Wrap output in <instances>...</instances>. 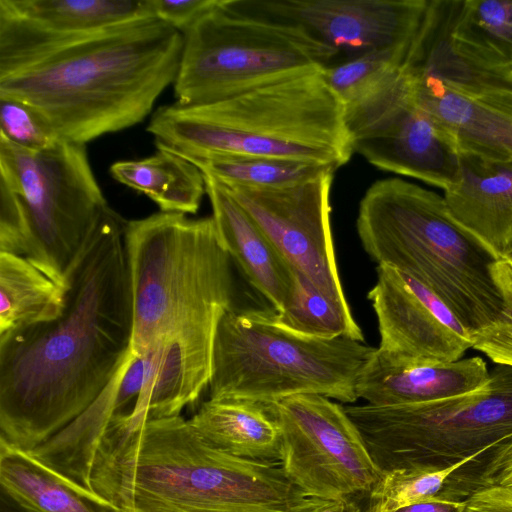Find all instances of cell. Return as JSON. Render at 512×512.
<instances>
[{"mask_svg":"<svg viewBox=\"0 0 512 512\" xmlns=\"http://www.w3.org/2000/svg\"><path fill=\"white\" fill-rule=\"evenodd\" d=\"M125 222L104 220L72 273L55 319L0 337V439L31 451L74 421L131 352Z\"/></svg>","mask_w":512,"mask_h":512,"instance_id":"cell-1","label":"cell"},{"mask_svg":"<svg viewBox=\"0 0 512 512\" xmlns=\"http://www.w3.org/2000/svg\"><path fill=\"white\" fill-rule=\"evenodd\" d=\"M182 48L183 34L157 17L57 34L0 10V98L33 108L59 140L86 145L151 113Z\"/></svg>","mask_w":512,"mask_h":512,"instance_id":"cell-2","label":"cell"},{"mask_svg":"<svg viewBox=\"0 0 512 512\" xmlns=\"http://www.w3.org/2000/svg\"><path fill=\"white\" fill-rule=\"evenodd\" d=\"M85 489L120 512H308L279 463L214 447L181 415L106 430Z\"/></svg>","mask_w":512,"mask_h":512,"instance_id":"cell-3","label":"cell"},{"mask_svg":"<svg viewBox=\"0 0 512 512\" xmlns=\"http://www.w3.org/2000/svg\"><path fill=\"white\" fill-rule=\"evenodd\" d=\"M324 68L208 104L161 106L146 130L157 149L185 160L271 157L337 170L354 151L343 105Z\"/></svg>","mask_w":512,"mask_h":512,"instance_id":"cell-4","label":"cell"},{"mask_svg":"<svg viewBox=\"0 0 512 512\" xmlns=\"http://www.w3.org/2000/svg\"><path fill=\"white\" fill-rule=\"evenodd\" d=\"M356 229L365 252L435 293L473 334L505 313L496 258L451 216L443 196L398 177L374 182Z\"/></svg>","mask_w":512,"mask_h":512,"instance_id":"cell-5","label":"cell"},{"mask_svg":"<svg viewBox=\"0 0 512 512\" xmlns=\"http://www.w3.org/2000/svg\"><path fill=\"white\" fill-rule=\"evenodd\" d=\"M133 334L144 356L186 332H216L232 308L231 258L212 216L158 212L124 224Z\"/></svg>","mask_w":512,"mask_h":512,"instance_id":"cell-6","label":"cell"},{"mask_svg":"<svg viewBox=\"0 0 512 512\" xmlns=\"http://www.w3.org/2000/svg\"><path fill=\"white\" fill-rule=\"evenodd\" d=\"M112 212L85 145L58 140L36 150L0 137V252L25 257L67 289Z\"/></svg>","mask_w":512,"mask_h":512,"instance_id":"cell-7","label":"cell"},{"mask_svg":"<svg viewBox=\"0 0 512 512\" xmlns=\"http://www.w3.org/2000/svg\"><path fill=\"white\" fill-rule=\"evenodd\" d=\"M375 349L349 338L295 331L276 311L232 307L216 330L209 395L271 403L315 394L351 404Z\"/></svg>","mask_w":512,"mask_h":512,"instance_id":"cell-8","label":"cell"},{"mask_svg":"<svg viewBox=\"0 0 512 512\" xmlns=\"http://www.w3.org/2000/svg\"><path fill=\"white\" fill-rule=\"evenodd\" d=\"M339 53L304 27L217 0L183 33L176 102H216L329 65Z\"/></svg>","mask_w":512,"mask_h":512,"instance_id":"cell-9","label":"cell"},{"mask_svg":"<svg viewBox=\"0 0 512 512\" xmlns=\"http://www.w3.org/2000/svg\"><path fill=\"white\" fill-rule=\"evenodd\" d=\"M382 472L447 467L512 436V367L497 364L481 389L428 403L344 406Z\"/></svg>","mask_w":512,"mask_h":512,"instance_id":"cell-10","label":"cell"},{"mask_svg":"<svg viewBox=\"0 0 512 512\" xmlns=\"http://www.w3.org/2000/svg\"><path fill=\"white\" fill-rule=\"evenodd\" d=\"M343 108L353 151L376 168L443 191L456 182L457 142L419 104L405 67Z\"/></svg>","mask_w":512,"mask_h":512,"instance_id":"cell-11","label":"cell"},{"mask_svg":"<svg viewBox=\"0 0 512 512\" xmlns=\"http://www.w3.org/2000/svg\"><path fill=\"white\" fill-rule=\"evenodd\" d=\"M281 436L279 465L309 497L369 494L383 475L344 406L315 394L264 403Z\"/></svg>","mask_w":512,"mask_h":512,"instance_id":"cell-12","label":"cell"},{"mask_svg":"<svg viewBox=\"0 0 512 512\" xmlns=\"http://www.w3.org/2000/svg\"><path fill=\"white\" fill-rule=\"evenodd\" d=\"M334 172L279 188L220 183L293 269L336 302L350 307L336 263L330 222Z\"/></svg>","mask_w":512,"mask_h":512,"instance_id":"cell-13","label":"cell"},{"mask_svg":"<svg viewBox=\"0 0 512 512\" xmlns=\"http://www.w3.org/2000/svg\"><path fill=\"white\" fill-rule=\"evenodd\" d=\"M243 10L300 25L349 57L411 46L429 0H234Z\"/></svg>","mask_w":512,"mask_h":512,"instance_id":"cell-14","label":"cell"},{"mask_svg":"<svg viewBox=\"0 0 512 512\" xmlns=\"http://www.w3.org/2000/svg\"><path fill=\"white\" fill-rule=\"evenodd\" d=\"M369 290L379 349L416 362H451L472 348V333L429 288L408 274L377 265Z\"/></svg>","mask_w":512,"mask_h":512,"instance_id":"cell-15","label":"cell"},{"mask_svg":"<svg viewBox=\"0 0 512 512\" xmlns=\"http://www.w3.org/2000/svg\"><path fill=\"white\" fill-rule=\"evenodd\" d=\"M489 380L480 357L416 362L376 348L359 377L357 395L374 406L420 404L477 391Z\"/></svg>","mask_w":512,"mask_h":512,"instance_id":"cell-16","label":"cell"},{"mask_svg":"<svg viewBox=\"0 0 512 512\" xmlns=\"http://www.w3.org/2000/svg\"><path fill=\"white\" fill-rule=\"evenodd\" d=\"M216 332H187L163 340L145 356L143 391L127 418H118L127 427L180 415L208 387Z\"/></svg>","mask_w":512,"mask_h":512,"instance_id":"cell-17","label":"cell"},{"mask_svg":"<svg viewBox=\"0 0 512 512\" xmlns=\"http://www.w3.org/2000/svg\"><path fill=\"white\" fill-rule=\"evenodd\" d=\"M453 219L496 258L512 250V160L460 151L456 182L444 190Z\"/></svg>","mask_w":512,"mask_h":512,"instance_id":"cell-18","label":"cell"},{"mask_svg":"<svg viewBox=\"0 0 512 512\" xmlns=\"http://www.w3.org/2000/svg\"><path fill=\"white\" fill-rule=\"evenodd\" d=\"M412 78L419 104L453 136L460 151L512 160V89L468 95Z\"/></svg>","mask_w":512,"mask_h":512,"instance_id":"cell-19","label":"cell"},{"mask_svg":"<svg viewBox=\"0 0 512 512\" xmlns=\"http://www.w3.org/2000/svg\"><path fill=\"white\" fill-rule=\"evenodd\" d=\"M203 175L211 216L231 260L275 311L283 313L291 300L292 267L228 190L214 177Z\"/></svg>","mask_w":512,"mask_h":512,"instance_id":"cell-20","label":"cell"},{"mask_svg":"<svg viewBox=\"0 0 512 512\" xmlns=\"http://www.w3.org/2000/svg\"><path fill=\"white\" fill-rule=\"evenodd\" d=\"M458 3L459 0H429L404 67L417 79L432 80L463 94L512 89V72L485 69L457 49L452 26Z\"/></svg>","mask_w":512,"mask_h":512,"instance_id":"cell-21","label":"cell"},{"mask_svg":"<svg viewBox=\"0 0 512 512\" xmlns=\"http://www.w3.org/2000/svg\"><path fill=\"white\" fill-rule=\"evenodd\" d=\"M214 447L250 460L279 463V427L264 403L239 398H209L188 419Z\"/></svg>","mask_w":512,"mask_h":512,"instance_id":"cell-22","label":"cell"},{"mask_svg":"<svg viewBox=\"0 0 512 512\" xmlns=\"http://www.w3.org/2000/svg\"><path fill=\"white\" fill-rule=\"evenodd\" d=\"M0 490L32 512H120L31 452L0 439Z\"/></svg>","mask_w":512,"mask_h":512,"instance_id":"cell-23","label":"cell"},{"mask_svg":"<svg viewBox=\"0 0 512 512\" xmlns=\"http://www.w3.org/2000/svg\"><path fill=\"white\" fill-rule=\"evenodd\" d=\"M0 9L57 34L97 32L155 17L152 0H0Z\"/></svg>","mask_w":512,"mask_h":512,"instance_id":"cell-24","label":"cell"},{"mask_svg":"<svg viewBox=\"0 0 512 512\" xmlns=\"http://www.w3.org/2000/svg\"><path fill=\"white\" fill-rule=\"evenodd\" d=\"M110 173L119 183L149 197L161 212L195 214L206 194L202 171L162 149L146 158L115 162Z\"/></svg>","mask_w":512,"mask_h":512,"instance_id":"cell-25","label":"cell"},{"mask_svg":"<svg viewBox=\"0 0 512 512\" xmlns=\"http://www.w3.org/2000/svg\"><path fill=\"white\" fill-rule=\"evenodd\" d=\"M66 289L25 257L0 252V337L55 319Z\"/></svg>","mask_w":512,"mask_h":512,"instance_id":"cell-26","label":"cell"},{"mask_svg":"<svg viewBox=\"0 0 512 512\" xmlns=\"http://www.w3.org/2000/svg\"><path fill=\"white\" fill-rule=\"evenodd\" d=\"M452 39L473 63L512 72V0H459Z\"/></svg>","mask_w":512,"mask_h":512,"instance_id":"cell-27","label":"cell"},{"mask_svg":"<svg viewBox=\"0 0 512 512\" xmlns=\"http://www.w3.org/2000/svg\"><path fill=\"white\" fill-rule=\"evenodd\" d=\"M293 286L287 309L278 315L289 328L306 335L332 339L349 338L365 342L350 307H345L322 292L305 275L292 268Z\"/></svg>","mask_w":512,"mask_h":512,"instance_id":"cell-28","label":"cell"},{"mask_svg":"<svg viewBox=\"0 0 512 512\" xmlns=\"http://www.w3.org/2000/svg\"><path fill=\"white\" fill-rule=\"evenodd\" d=\"M187 161L222 184L250 188L286 187L335 171L317 163L271 157H211Z\"/></svg>","mask_w":512,"mask_h":512,"instance_id":"cell-29","label":"cell"},{"mask_svg":"<svg viewBox=\"0 0 512 512\" xmlns=\"http://www.w3.org/2000/svg\"><path fill=\"white\" fill-rule=\"evenodd\" d=\"M480 455H473L447 467H408L383 472L369 492L367 509L392 512L432 500L439 495L448 478Z\"/></svg>","mask_w":512,"mask_h":512,"instance_id":"cell-30","label":"cell"},{"mask_svg":"<svg viewBox=\"0 0 512 512\" xmlns=\"http://www.w3.org/2000/svg\"><path fill=\"white\" fill-rule=\"evenodd\" d=\"M411 46L372 50L329 64L323 69L324 77L345 106L404 67Z\"/></svg>","mask_w":512,"mask_h":512,"instance_id":"cell-31","label":"cell"},{"mask_svg":"<svg viewBox=\"0 0 512 512\" xmlns=\"http://www.w3.org/2000/svg\"><path fill=\"white\" fill-rule=\"evenodd\" d=\"M0 137L36 150L47 148L59 140L33 108L9 98H0Z\"/></svg>","mask_w":512,"mask_h":512,"instance_id":"cell-32","label":"cell"},{"mask_svg":"<svg viewBox=\"0 0 512 512\" xmlns=\"http://www.w3.org/2000/svg\"><path fill=\"white\" fill-rule=\"evenodd\" d=\"M472 348L496 364L512 367V314L505 312L491 325L474 332Z\"/></svg>","mask_w":512,"mask_h":512,"instance_id":"cell-33","label":"cell"},{"mask_svg":"<svg viewBox=\"0 0 512 512\" xmlns=\"http://www.w3.org/2000/svg\"><path fill=\"white\" fill-rule=\"evenodd\" d=\"M155 17L182 34L203 14L210 10L217 0H152Z\"/></svg>","mask_w":512,"mask_h":512,"instance_id":"cell-34","label":"cell"},{"mask_svg":"<svg viewBox=\"0 0 512 512\" xmlns=\"http://www.w3.org/2000/svg\"><path fill=\"white\" fill-rule=\"evenodd\" d=\"M494 448L480 475V487H512V436Z\"/></svg>","mask_w":512,"mask_h":512,"instance_id":"cell-35","label":"cell"},{"mask_svg":"<svg viewBox=\"0 0 512 512\" xmlns=\"http://www.w3.org/2000/svg\"><path fill=\"white\" fill-rule=\"evenodd\" d=\"M462 512H512V487H479L464 500Z\"/></svg>","mask_w":512,"mask_h":512,"instance_id":"cell-36","label":"cell"},{"mask_svg":"<svg viewBox=\"0 0 512 512\" xmlns=\"http://www.w3.org/2000/svg\"><path fill=\"white\" fill-rule=\"evenodd\" d=\"M492 276L505 304V312L512 314V260L504 257L494 262Z\"/></svg>","mask_w":512,"mask_h":512,"instance_id":"cell-37","label":"cell"},{"mask_svg":"<svg viewBox=\"0 0 512 512\" xmlns=\"http://www.w3.org/2000/svg\"><path fill=\"white\" fill-rule=\"evenodd\" d=\"M464 501H454L438 496L432 500L410 505L392 512H462ZM366 512L369 511L366 508Z\"/></svg>","mask_w":512,"mask_h":512,"instance_id":"cell-38","label":"cell"},{"mask_svg":"<svg viewBox=\"0 0 512 512\" xmlns=\"http://www.w3.org/2000/svg\"><path fill=\"white\" fill-rule=\"evenodd\" d=\"M363 508L352 497L321 499L308 512H363Z\"/></svg>","mask_w":512,"mask_h":512,"instance_id":"cell-39","label":"cell"},{"mask_svg":"<svg viewBox=\"0 0 512 512\" xmlns=\"http://www.w3.org/2000/svg\"><path fill=\"white\" fill-rule=\"evenodd\" d=\"M0 512H32L6 492L0 490Z\"/></svg>","mask_w":512,"mask_h":512,"instance_id":"cell-40","label":"cell"},{"mask_svg":"<svg viewBox=\"0 0 512 512\" xmlns=\"http://www.w3.org/2000/svg\"><path fill=\"white\" fill-rule=\"evenodd\" d=\"M509 258L512 260V250H511V252L509 254Z\"/></svg>","mask_w":512,"mask_h":512,"instance_id":"cell-41","label":"cell"},{"mask_svg":"<svg viewBox=\"0 0 512 512\" xmlns=\"http://www.w3.org/2000/svg\"><path fill=\"white\" fill-rule=\"evenodd\" d=\"M363 512H366V509Z\"/></svg>","mask_w":512,"mask_h":512,"instance_id":"cell-42","label":"cell"}]
</instances>
